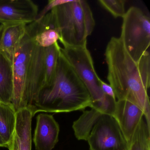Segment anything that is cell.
<instances>
[{
	"mask_svg": "<svg viewBox=\"0 0 150 150\" xmlns=\"http://www.w3.org/2000/svg\"><path fill=\"white\" fill-rule=\"evenodd\" d=\"M108 66L107 79L117 100H126L139 107L150 128V52L138 62L134 61L119 38L112 37L105 52Z\"/></svg>",
	"mask_w": 150,
	"mask_h": 150,
	"instance_id": "1",
	"label": "cell"
},
{
	"mask_svg": "<svg viewBox=\"0 0 150 150\" xmlns=\"http://www.w3.org/2000/svg\"><path fill=\"white\" fill-rule=\"evenodd\" d=\"M92 103L87 89L61 50L52 79L41 88L30 110L33 117L40 112L83 110L87 107L91 108Z\"/></svg>",
	"mask_w": 150,
	"mask_h": 150,
	"instance_id": "2",
	"label": "cell"
},
{
	"mask_svg": "<svg viewBox=\"0 0 150 150\" xmlns=\"http://www.w3.org/2000/svg\"><path fill=\"white\" fill-rule=\"evenodd\" d=\"M63 47L87 46V39L95 26L93 12L85 0H70L52 10Z\"/></svg>",
	"mask_w": 150,
	"mask_h": 150,
	"instance_id": "3",
	"label": "cell"
},
{
	"mask_svg": "<svg viewBox=\"0 0 150 150\" xmlns=\"http://www.w3.org/2000/svg\"><path fill=\"white\" fill-rule=\"evenodd\" d=\"M61 52L87 89L92 100L90 108L112 115L116 100L103 93L91 53L87 46L63 47Z\"/></svg>",
	"mask_w": 150,
	"mask_h": 150,
	"instance_id": "4",
	"label": "cell"
},
{
	"mask_svg": "<svg viewBox=\"0 0 150 150\" xmlns=\"http://www.w3.org/2000/svg\"><path fill=\"white\" fill-rule=\"evenodd\" d=\"M122 19L119 38L132 59L138 62L149 52L150 18L140 8L132 7Z\"/></svg>",
	"mask_w": 150,
	"mask_h": 150,
	"instance_id": "5",
	"label": "cell"
},
{
	"mask_svg": "<svg viewBox=\"0 0 150 150\" xmlns=\"http://www.w3.org/2000/svg\"><path fill=\"white\" fill-rule=\"evenodd\" d=\"M34 45L33 40L26 32L13 57L14 88L11 104L16 112L27 107L26 86Z\"/></svg>",
	"mask_w": 150,
	"mask_h": 150,
	"instance_id": "6",
	"label": "cell"
},
{
	"mask_svg": "<svg viewBox=\"0 0 150 150\" xmlns=\"http://www.w3.org/2000/svg\"><path fill=\"white\" fill-rule=\"evenodd\" d=\"M87 141L90 150H128V143L116 120L103 114L93 127Z\"/></svg>",
	"mask_w": 150,
	"mask_h": 150,
	"instance_id": "7",
	"label": "cell"
},
{
	"mask_svg": "<svg viewBox=\"0 0 150 150\" xmlns=\"http://www.w3.org/2000/svg\"><path fill=\"white\" fill-rule=\"evenodd\" d=\"M38 7L31 0H0V24L23 23L35 21Z\"/></svg>",
	"mask_w": 150,
	"mask_h": 150,
	"instance_id": "8",
	"label": "cell"
},
{
	"mask_svg": "<svg viewBox=\"0 0 150 150\" xmlns=\"http://www.w3.org/2000/svg\"><path fill=\"white\" fill-rule=\"evenodd\" d=\"M26 32L34 43L42 48H48L53 45L60 38L59 29L52 10L40 20L28 24Z\"/></svg>",
	"mask_w": 150,
	"mask_h": 150,
	"instance_id": "9",
	"label": "cell"
},
{
	"mask_svg": "<svg viewBox=\"0 0 150 150\" xmlns=\"http://www.w3.org/2000/svg\"><path fill=\"white\" fill-rule=\"evenodd\" d=\"M59 132V125L53 115H38L33 138L35 150H53L58 142Z\"/></svg>",
	"mask_w": 150,
	"mask_h": 150,
	"instance_id": "10",
	"label": "cell"
},
{
	"mask_svg": "<svg viewBox=\"0 0 150 150\" xmlns=\"http://www.w3.org/2000/svg\"><path fill=\"white\" fill-rule=\"evenodd\" d=\"M112 116L116 120L129 143L144 114L139 107L132 103L121 100L116 101Z\"/></svg>",
	"mask_w": 150,
	"mask_h": 150,
	"instance_id": "11",
	"label": "cell"
},
{
	"mask_svg": "<svg viewBox=\"0 0 150 150\" xmlns=\"http://www.w3.org/2000/svg\"><path fill=\"white\" fill-rule=\"evenodd\" d=\"M27 25L23 23L2 25L0 33V51L12 62L16 50L26 34Z\"/></svg>",
	"mask_w": 150,
	"mask_h": 150,
	"instance_id": "12",
	"label": "cell"
},
{
	"mask_svg": "<svg viewBox=\"0 0 150 150\" xmlns=\"http://www.w3.org/2000/svg\"><path fill=\"white\" fill-rule=\"evenodd\" d=\"M32 112L28 108H24L16 112V124L15 136L19 150H31Z\"/></svg>",
	"mask_w": 150,
	"mask_h": 150,
	"instance_id": "13",
	"label": "cell"
},
{
	"mask_svg": "<svg viewBox=\"0 0 150 150\" xmlns=\"http://www.w3.org/2000/svg\"><path fill=\"white\" fill-rule=\"evenodd\" d=\"M13 88L12 62L0 51V102L11 104Z\"/></svg>",
	"mask_w": 150,
	"mask_h": 150,
	"instance_id": "14",
	"label": "cell"
},
{
	"mask_svg": "<svg viewBox=\"0 0 150 150\" xmlns=\"http://www.w3.org/2000/svg\"><path fill=\"white\" fill-rule=\"evenodd\" d=\"M16 124V112L12 104L0 102V137L5 147L14 135Z\"/></svg>",
	"mask_w": 150,
	"mask_h": 150,
	"instance_id": "15",
	"label": "cell"
},
{
	"mask_svg": "<svg viewBox=\"0 0 150 150\" xmlns=\"http://www.w3.org/2000/svg\"><path fill=\"white\" fill-rule=\"evenodd\" d=\"M103 114H104L93 108L83 110L82 115L72 125L74 135L78 140H87L93 127Z\"/></svg>",
	"mask_w": 150,
	"mask_h": 150,
	"instance_id": "16",
	"label": "cell"
},
{
	"mask_svg": "<svg viewBox=\"0 0 150 150\" xmlns=\"http://www.w3.org/2000/svg\"><path fill=\"white\" fill-rule=\"evenodd\" d=\"M128 150H150V128L143 117L128 143Z\"/></svg>",
	"mask_w": 150,
	"mask_h": 150,
	"instance_id": "17",
	"label": "cell"
},
{
	"mask_svg": "<svg viewBox=\"0 0 150 150\" xmlns=\"http://www.w3.org/2000/svg\"><path fill=\"white\" fill-rule=\"evenodd\" d=\"M61 47L58 42L45 48L44 63L45 70V85L50 81L55 74Z\"/></svg>",
	"mask_w": 150,
	"mask_h": 150,
	"instance_id": "18",
	"label": "cell"
},
{
	"mask_svg": "<svg viewBox=\"0 0 150 150\" xmlns=\"http://www.w3.org/2000/svg\"><path fill=\"white\" fill-rule=\"evenodd\" d=\"M98 2L115 18H123L126 13L125 0H99Z\"/></svg>",
	"mask_w": 150,
	"mask_h": 150,
	"instance_id": "19",
	"label": "cell"
},
{
	"mask_svg": "<svg viewBox=\"0 0 150 150\" xmlns=\"http://www.w3.org/2000/svg\"><path fill=\"white\" fill-rule=\"evenodd\" d=\"M70 1V0H50L44 8L40 13H38L35 21H38L42 19L46 14L50 12L56 7L67 3Z\"/></svg>",
	"mask_w": 150,
	"mask_h": 150,
	"instance_id": "20",
	"label": "cell"
},
{
	"mask_svg": "<svg viewBox=\"0 0 150 150\" xmlns=\"http://www.w3.org/2000/svg\"><path fill=\"white\" fill-rule=\"evenodd\" d=\"M100 84L101 89L104 94L116 100L114 90L109 84H107L101 79L100 80Z\"/></svg>",
	"mask_w": 150,
	"mask_h": 150,
	"instance_id": "21",
	"label": "cell"
},
{
	"mask_svg": "<svg viewBox=\"0 0 150 150\" xmlns=\"http://www.w3.org/2000/svg\"><path fill=\"white\" fill-rule=\"evenodd\" d=\"M7 148H8L9 150H19L17 140H16L15 134L14 135L12 140L8 144Z\"/></svg>",
	"mask_w": 150,
	"mask_h": 150,
	"instance_id": "22",
	"label": "cell"
},
{
	"mask_svg": "<svg viewBox=\"0 0 150 150\" xmlns=\"http://www.w3.org/2000/svg\"><path fill=\"white\" fill-rule=\"evenodd\" d=\"M5 147V146L3 144V142L1 140V138L0 137V147Z\"/></svg>",
	"mask_w": 150,
	"mask_h": 150,
	"instance_id": "23",
	"label": "cell"
},
{
	"mask_svg": "<svg viewBox=\"0 0 150 150\" xmlns=\"http://www.w3.org/2000/svg\"><path fill=\"white\" fill-rule=\"evenodd\" d=\"M2 24H1L0 25V33H1V29H2Z\"/></svg>",
	"mask_w": 150,
	"mask_h": 150,
	"instance_id": "24",
	"label": "cell"
}]
</instances>
